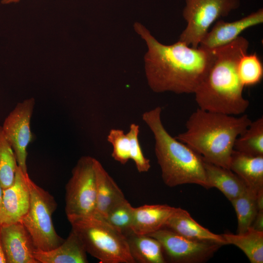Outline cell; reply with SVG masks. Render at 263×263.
Returning a JSON list of instances; mask_svg holds the SVG:
<instances>
[{
  "label": "cell",
  "mask_w": 263,
  "mask_h": 263,
  "mask_svg": "<svg viewBox=\"0 0 263 263\" xmlns=\"http://www.w3.org/2000/svg\"><path fill=\"white\" fill-rule=\"evenodd\" d=\"M3 193V188L2 187L1 184H0V207L1 204L2 200Z\"/></svg>",
  "instance_id": "33"
},
{
  "label": "cell",
  "mask_w": 263,
  "mask_h": 263,
  "mask_svg": "<svg viewBox=\"0 0 263 263\" xmlns=\"http://www.w3.org/2000/svg\"><path fill=\"white\" fill-rule=\"evenodd\" d=\"M229 169L255 194L263 189V156H251L234 150Z\"/></svg>",
  "instance_id": "18"
},
{
  "label": "cell",
  "mask_w": 263,
  "mask_h": 263,
  "mask_svg": "<svg viewBox=\"0 0 263 263\" xmlns=\"http://www.w3.org/2000/svg\"><path fill=\"white\" fill-rule=\"evenodd\" d=\"M107 139L113 147V158L122 165L126 164L131 159L130 142L127 134L121 129H112Z\"/></svg>",
  "instance_id": "27"
},
{
  "label": "cell",
  "mask_w": 263,
  "mask_h": 263,
  "mask_svg": "<svg viewBox=\"0 0 263 263\" xmlns=\"http://www.w3.org/2000/svg\"><path fill=\"white\" fill-rule=\"evenodd\" d=\"M176 207L167 205H144L134 208L132 231L149 235L163 227Z\"/></svg>",
  "instance_id": "17"
},
{
  "label": "cell",
  "mask_w": 263,
  "mask_h": 263,
  "mask_svg": "<svg viewBox=\"0 0 263 263\" xmlns=\"http://www.w3.org/2000/svg\"><path fill=\"white\" fill-rule=\"evenodd\" d=\"M18 167L15 153L0 126V184L3 189L13 184Z\"/></svg>",
  "instance_id": "24"
},
{
  "label": "cell",
  "mask_w": 263,
  "mask_h": 263,
  "mask_svg": "<svg viewBox=\"0 0 263 263\" xmlns=\"http://www.w3.org/2000/svg\"><path fill=\"white\" fill-rule=\"evenodd\" d=\"M161 112L162 108L156 107L144 112L142 118L153 133L164 184L169 187L193 184L209 188L202 157L169 134L162 123Z\"/></svg>",
  "instance_id": "4"
},
{
  "label": "cell",
  "mask_w": 263,
  "mask_h": 263,
  "mask_svg": "<svg viewBox=\"0 0 263 263\" xmlns=\"http://www.w3.org/2000/svg\"><path fill=\"white\" fill-rule=\"evenodd\" d=\"M134 208L126 199L113 207L103 219L125 235L132 231Z\"/></svg>",
  "instance_id": "26"
},
{
  "label": "cell",
  "mask_w": 263,
  "mask_h": 263,
  "mask_svg": "<svg viewBox=\"0 0 263 263\" xmlns=\"http://www.w3.org/2000/svg\"><path fill=\"white\" fill-rule=\"evenodd\" d=\"M20 0H1V3L3 4H8L12 3H16Z\"/></svg>",
  "instance_id": "32"
},
{
  "label": "cell",
  "mask_w": 263,
  "mask_h": 263,
  "mask_svg": "<svg viewBox=\"0 0 263 263\" xmlns=\"http://www.w3.org/2000/svg\"><path fill=\"white\" fill-rule=\"evenodd\" d=\"M238 72L244 87L259 83L263 75V67L259 56L256 54L244 55L239 62Z\"/></svg>",
  "instance_id": "25"
},
{
  "label": "cell",
  "mask_w": 263,
  "mask_h": 263,
  "mask_svg": "<svg viewBox=\"0 0 263 263\" xmlns=\"http://www.w3.org/2000/svg\"><path fill=\"white\" fill-rule=\"evenodd\" d=\"M24 174L18 166L13 184L3 189L0 207L1 225L21 222L28 212L30 194Z\"/></svg>",
  "instance_id": "12"
},
{
  "label": "cell",
  "mask_w": 263,
  "mask_h": 263,
  "mask_svg": "<svg viewBox=\"0 0 263 263\" xmlns=\"http://www.w3.org/2000/svg\"><path fill=\"white\" fill-rule=\"evenodd\" d=\"M221 235L227 244H233L242 250L250 263H263V231L249 228L242 233Z\"/></svg>",
  "instance_id": "21"
},
{
  "label": "cell",
  "mask_w": 263,
  "mask_h": 263,
  "mask_svg": "<svg viewBox=\"0 0 263 263\" xmlns=\"http://www.w3.org/2000/svg\"><path fill=\"white\" fill-rule=\"evenodd\" d=\"M183 16L187 26L179 40L197 48L210 25L227 16L240 5V0H186Z\"/></svg>",
  "instance_id": "8"
},
{
  "label": "cell",
  "mask_w": 263,
  "mask_h": 263,
  "mask_svg": "<svg viewBox=\"0 0 263 263\" xmlns=\"http://www.w3.org/2000/svg\"><path fill=\"white\" fill-rule=\"evenodd\" d=\"M1 225L0 224V263H6V260L2 250L0 238Z\"/></svg>",
  "instance_id": "31"
},
{
  "label": "cell",
  "mask_w": 263,
  "mask_h": 263,
  "mask_svg": "<svg viewBox=\"0 0 263 263\" xmlns=\"http://www.w3.org/2000/svg\"><path fill=\"white\" fill-rule=\"evenodd\" d=\"M249 45L247 39L239 36L229 43L212 50V64L194 93L199 108L235 116L245 112L249 101L243 94L244 87L238 75V65L247 53Z\"/></svg>",
  "instance_id": "2"
},
{
  "label": "cell",
  "mask_w": 263,
  "mask_h": 263,
  "mask_svg": "<svg viewBox=\"0 0 263 263\" xmlns=\"http://www.w3.org/2000/svg\"><path fill=\"white\" fill-rule=\"evenodd\" d=\"M250 228L263 231V210H258Z\"/></svg>",
  "instance_id": "29"
},
{
  "label": "cell",
  "mask_w": 263,
  "mask_h": 263,
  "mask_svg": "<svg viewBox=\"0 0 263 263\" xmlns=\"http://www.w3.org/2000/svg\"><path fill=\"white\" fill-rule=\"evenodd\" d=\"M164 227L189 239L227 244L221 234H215L203 227L187 210L180 207H176Z\"/></svg>",
  "instance_id": "15"
},
{
  "label": "cell",
  "mask_w": 263,
  "mask_h": 263,
  "mask_svg": "<svg viewBox=\"0 0 263 263\" xmlns=\"http://www.w3.org/2000/svg\"><path fill=\"white\" fill-rule=\"evenodd\" d=\"M134 28L148 47L144 56L148 84L155 93L194 94L213 61V50L192 48L178 40L171 45L159 42L144 25Z\"/></svg>",
  "instance_id": "1"
},
{
  "label": "cell",
  "mask_w": 263,
  "mask_h": 263,
  "mask_svg": "<svg viewBox=\"0 0 263 263\" xmlns=\"http://www.w3.org/2000/svg\"><path fill=\"white\" fill-rule=\"evenodd\" d=\"M263 22V9L232 22L217 20L202 39L199 47L211 50L225 45L236 39L243 31Z\"/></svg>",
  "instance_id": "13"
},
{
  "label": "cell",
  "mask_w": 263,
  "mask_h": 263,
  "mask_svg": "<svg viewBox=\"0 0 263 263\" xmlns=\"http://www.w3.org/2000/svg\"><path fill=\"white\" fill-rule=\"evenodd\" d=\"M94 158L80 157L65 186V211L69 219L93 216L96 207V179Z\"/></svg>",
  "instance_id": "7"
},
{
  "label": "cell",
  "mask_w": 263,
  "mask_h": 263,
  "mask_svg": "<svg viewBox=\"0 0 263 263\" xmlns=\"http://www.w3.org/2000/svg\"><path fill=\"white\" fill-rule=\"evenodd\" d=\"M130 254L135 263H166L160 243L148 235L132 231L125 234Z\"/></svg>",
  "instance_id": "20"
},
{
  "label": "cell",
  "mask_w": 263,
  "mask_h": 263,
  "mask_svg": "<svg viewBox=\"0 0 263 263\" xmlns=\"http://www.w3.org/2000/svg\"><path fill=\"white\" fill-rule=\"evenodd\" d=\"M234 150L251 156H263V116L251 121L236 139Z\"/></svg>",
  "instance_id": "22"
},
{
  "label": "cell",
  "mask_w": 263,
  "mask_h": 263,
  "mask_svg": "<svg viewBox=\"0 0 263 263\" xmlns=\"http://www.w3.org/2000/svg\"><path fill=\"white\" fill-rule=\"evenodd\" d=\"M0 238L6 263H38L37 249L21 222L1 225Z\"/></svg>",
  "instance_id": "11"
},
{
  "label": "cell",
  "mask_w": 263,
  "mask_h": 263,
  "mask_svg": "<svg viewBox=\"0 0 263 263\" xmlns=\"http://www.w3.org/2000/svg\"><path fill=\"white\" fill-rule=\"evenodd\" d=\"M87 253L101 263H135L126 235L95 216L68 219Z\"/></svg>",
  "instance_id": "5"
},
{
  "label": "cell",
  "mask_w": 263,
  "mask_h": 263,
  "mask_svg": "<svg viewBox=\"0 0 263 263\" xmlns=\"http://www.w3.org/2000/svg\"><path fill=\"white\" fill-rule=\"evenodd\" d=\"M251 121L246 114L237 116L198 108L187 120L186 130L175 138L205 161L229 169L235 142Z\"/></svg>",
  "instance_id": "3"
},
{
  "label": "cell",
  "mask_w": 263,
  "mask_h": 263,
  "mask_svg": "<svg viewBox=\"0 0 263 263\" xmlns=\"http://www.w3.org/2000/svg\"><path fill=\"white\" fill-rule=\"evenodd\" d=\"M203 160L209 188H217L229 201L238 197L247 190L243 180L230 169Z\"/></svg>",
  "instance_id": "19"
},
{
  "label": "cell",
  "mask_w": 263,
  "mask_h": 263,
  "mask_svg": "<svg viewBox=\"0 0 263 263\" xmlns=\"http://www.w3.org/2000/svg\"><path fill=\"white\" fill-rule=\"evenodd\" d=\"M148 235L160 243L166 263H204L223 246L216 243L189 239L166 227Z\"/></svg>",
  "instance_id": "9"
},
{
  "label": "cell",
  "mask_w": 263,
  "mask_h": 263,
  "mask_svg": "<svg viewBox=\"0 0 263 263\" xmlns=\"http://www.w3.org/2000/svg\"><path fill=\"white\" fill-rule=\"evenodd\" d=\"M139 126L135 123H132L128 132L126 133L130 142L131 159L134 162L139 172H146L150 168V160L144 155L138 139Z\"/></svg>",
  "instance_id": "28"
},
{
  "label": "cell",
  "mask_w": 263,
  "mask_h": 263,
  "mask_svg": "<svg viewBox=\"0 0 263 263\" xmlns=\"http://www.w3.org/2000/svg\"><path fill=\"white\" fill-rule=\"evenodd\" d=\"M26 180L30 203L28 212L21 222L29 233L37 249H54L64 240L56 232L52 220V214L57 208V203L54 197L35 183L28 174Z\"/></svg>",
  "instance_id": "6"
},
{
  "label": "cell",
  "mask_w": 263,
  "mask_h": 263,
  "mask_svg": "<svg viewBox=\"0 0 263 263\" xmlns=\"http://www.w3.org/2000/svg\"><path fill=\"white\" fill-rule=\"evenodd\" d=\"M35 103L34 98H30L18 103L1 126L15 153L18 165L24 174L28 173L27 148L32 139L30 122Z\"/></svg>",
  "instance_id": "10"
},
{
  "label": "cell",
  "mask_w": 263,
  "mask_h": 263,
  "mask_svg": "<svg viewBox=\"0 0 263 263\" xmlns=\"http://www.w3.org/2000/svg\"><path fill=\"white\" fill-rule=\"evenodd\" d=\"M256 203L258 210H263V189L260 190L256 194Z\"/></svg>",
  "instance_id": "30"
},
{
  "label": "cell",
  "mask_w": 263,
  "mask_h": 263,
  "mask_svg": "<svg viewBox=\"0 0 263 263\" xmlns=\"http://www.w3.org/2000/svg\"><path fill=\"white\" fill-rule=\"evenodd\" d=\"M96 179V207L94 216L104 219L109 211L126 199L122 190L104 168L94 159Z\"/></svg>",
  "instance_id": "14"
},
{
  "label": "cell",
  "mask_w": 263,
  "mask_h": 263,
  "mask_svg": "<svg viewBox=\"0 0 263 263\" xmlns=\"http://www.w3.org/2000/svg\"><path fill=\"white\" fill-rule=\"evenodd\" d=\"M87 252L77 234L72 229L63 243L54 249H36L34 256L38 263H87Z\"/></svg>",
  "instance_id": "16"
},
{
  "label": "cell",
  "mask_w": 263,
  "mask_h": 263,
  "mask_svg": "<svg viewBox=\"0 0 263 263\" xmlns=\"http://www.w3.org/2000/svg\"><path fill=\"white\" fill-rule=\"evenodd\" d=\"M256 196V194L247 188L240 196L230 201L237 215V233H244L251 227L258 211Z\"/></svg>",
  "instance_id": "23"
}]
</instances>
